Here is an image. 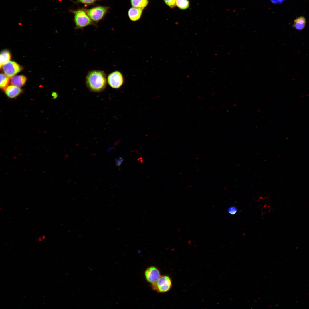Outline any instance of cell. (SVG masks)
<instances>
[{"instance_id": "277c9868", "label": "cell", "mask_w": 309, "mask_h": 309, "mask_svg": "<svg viewBox=\"0 0 309 309\" xmlns=\"http://www.w3.org/2000/svg\"><path fill=\"white\" fill-rule=\"evenodd\" d=\"M172 287V281L169 276H161L154 283L151 284L152 290L159 293H165L170 290Z\"/></svg>"}, {"instance_id": "7402d4cb", "label": "cell", "mask_w": 309, "mask_h": 309, "mask_svg": "<svg viewBox=\"0 0 309 309\" xmlns=\"http://www.w3.org/2000/svg\"><path fill=\"white\" fill-rule=\"evenodd\" d=\"M46 296V295H43V298H44V297H45V296Z\"/></svg>"}, {"instance_id": "ac0fdd59", "label": "cell", "mask_w": 309, "mask_h": 309, "mask_svg": "<svg viewBox=\"0 0 309 309\" xmlns=\"http://www.w3.org/2000/svg\"><path fill=\"white\" fill-rule=\"evenodd\" d=\"M237 211V208L235 206H231L229 207L228 209V211L229 213L232 215L235 214Z\"/></svg>"}, {"instance_id": "5bb4252c", "label": "cell", "mask_w": 309, "mask_h": 309, "mask_svg": "<svg viewBox=\"0 0 309 309\" xmlns=\"http://www.w3.org/2000/svg\"><path fill=\"white\" fill-rule=\"evenodd\" d=\"M0 77V87L1 89L5 90L8 87L9 77L3 73H1Z\"/></svg>"}, {"instance_id": "8fae6325", "label": "cell", "mask_w": 309, "mask_h": 309, "mask_svg": "<svg viewBox=\"0 0 309 309\" xmlns=\"http://www.w3.org/2000/svg\"><path fill=\"white\" fill-rule=\"evenodd\" d=\"M306 20L302 16L299 17L294 20L293 27L297 30H302L305 27Z\"/></svg>"}, {"instance_id": "9c48e42d", "label": "cell", "mask_w": 309, "mask_h": 309, "mask_svg": "<svg viewBox=\"0 0 309 309\" xmlns=\"http://www.w3.org/2000/svg\"><path fill=\"white\" fill-rule=\"evenodd\" d=\"M143 10L134 7L130 8L128 11V16L130 19L132 21H136L140 18Z\"/></svg>"}, {"instance_id": "30bf717a", "label": "cell", "mask_w": 309, "mask_h": 309, "mask_svg": "<svg viewBox=\"0 0 309 309\" xmlns=\"http://www.w3.org/2000/svg\"><path fill=\"white\" fill-rule=\"evenodd\" d=\"M27 80L26 77L24 75L15 76L11 77L10 80L11 84L19 87L23 86Z\"/></svg>"}, {"instance_id": "8992f818", "label": "cell", "mask_w": 309, "mask_h": 309, "mask_svg": "<svg viewBox=\"0 0 309 309\" xmlns=\"http://www.w3.org/2000/svg\"><path fill=\"white\" fill-rule=\"evenodd\" d=\"M161 276L159 270L154 266L149 267L144 271V276L146 280L151 284L155 283Z\"/></svg>"}, {"instance_id": "7c38bea8", "label": "cell", "mask_w": 309, "mask_h": 309, "mask_svg": "<svg viewBox=\"0 0 309 309\" xmlns=\"http://www.w3.org/2000/svg\"><path fill=\"white\" fill-rule=\"evenodd\" d=\"M148 2V0H130L131 4L132 7L142 10L147 6Z\"/></svg>"}, {"instance_id": "2e32d148", "label": "cell", "mask_w": 309, "mask_h": 309, "mask_svg": "<svg viewBox=\"0 0 309 309\" xmlns=\"http://www.w3.org/2000/svg\"><path fill=\"white\" fill-rule=\"evenodd\" d=\"M99 0H76L75 3H82L86 5H93Z\"/></svg>"}, {"instance_id": "e0dca14e", "label": "cell", "mask_w": 309, "mask_h": 309, "mask_svg": "<svg viewBox=\"0 0 309 309\" xmlns=\"http://www.w3.org/2000/svg\"><path fill=\"white\" fill-rule=\"evenodd\" d=\"M165 3L170 7L173 8L176 6L177 0H163Z\"/></svg>"}, {"instance_id": "9a60e30c", "label": "cell", "mask_w": 309, "mask_h": 309, "mask_svg": "<svg viewBox=\"0 0 309 309\" xmlns=\"http://www.w3.org/2000/svg\"><path fill=\"white\" fill-rule=\"evenodd\" d=\"M190 5L189 0H177L176 6L181 10H185L188 9Z\"/></svg>"}, {"instance_id": "ffe728a7", "label": "cell", "mask_w": 309, "mask_h": 309, "mask_svg": "<svg viewBox=\"0 0 309 309\" xmlns=\"http://www.w3.org/2000/svg\"><path fill=\"white\" fill-rule=\"evenodd\" d=\"M274 4H278L283 2L284 0H270Z\"/></svg>"}, {"instance_id": "3957f363", "label": "cell", "mask_w": 309, "mask_h": 309, "mask_svg": "<svg viewBox=\"0 0 309 309\" xmlns=\"http://www.w3.org/2000/svg\"><path fill=\"white\" fill-rule=\"evenodd\" d=\"M109 9L108 6H98L85 10L91 20L96 23L104 18Z\"/></svg>"}, {"instance_id": "4fadbf2b", "label": "cell", "mask_w": 309, "mask_h": 309, "mask_svg": "<svg viewBox=\"0 0 309 309\" xmlns=\"http://www.w3.org/2000/svg\"><path fill=\"white\" fill-rule=\"evenodd\" d=\"M11 59V55L9 52L7 50L2 51L0 55V68L5 63L9 61Z\"/></svg>"}, {"instance_id": "7a4b0ae2", "label": "cell", "mask_w": 309, "mask_h": 309, "mask_svg": "<svg viewBox=\"0 0 309 309\" xmlns=\"http://www.w3.org/2000/svg\"><path fill=\"white\" fill-rule=\"evenodd\" d=\"M74 15V21L76 29H82L89 25L96 26L90 18L85 9L79 8L76 10H69Z\"/></svg>"}, {"instance_id": "44dd1931", "label": "cell", "mask_w": 309, "mask_h": 309, "mask_svg": "<svg viewBox=\"0 0 309 309\" xmlns=\"http://www.w3.org/2000/svg\"><path fill=\"white\" fill-rule=\"evenodd\" d=\"M45 235H43L42 236H40L38 238H37L36 240V241L38 242L41 241L45 239Z\"/></svg>"}, {"instance_id": "ba28073f", "label": "cell", "mask_w": 309, "mask_h": 309, "mask_svg": "<svg viewBox=\"0 0 309 309\" xmlns=\"http://www.w3.org/2000/svg\"><path fill=\"white\" fill-rule=\"evenodd\" d=\"M22 90L19 87L14 85H10L5 90V92L7 96L10 98H15L22 92Z\"/></svg>"}, {"instance_id": "52a82bcc", "label": "cell", "mask_w": 309, "mask_h": 309, "mask_svg": "<svg viewBox=\"0 0 309 309\" xmlns=\"http://www.w3.org/2000/svg\"><path fill=\"white\" fill-rule=\"evenodd\" d=\"M5 74L9 77L14 76L21 70V66L16 62L9 61L2 65Z\"/></svg>"}, {"instance_id": "d6986e66", "label": "cell", "mask_w": 309, "mask_h": 309, "mask_svg": "<svg viewBox=\"0 0 309 309\" xmlns=\"http://www.w3.org/2000/svg\"><path fill=\"white\" fill-rule=\"evenodd\" d=\"M116 165L117 166H120L122 164L124 161L123 158L122 157H120L118 159H116Z\"/></svg>"}, {"instance_id": "5b68a950", "label": "cell", "mask_w": 309, "mask_h": 309, "mask_svg": "<svg viewBox=\"0 0 309 309\" xmlns=\"http://www.w3.org/2000/svg\"><path fill=\"white\" fill-rule=\"evenodd\" d=\"M108 84L112 88L118 89L124 84V79L120 71L116 70L110 73L107 77Z\"/></svg>"}, {"instance_id": "6da1fadb", "label": "cell", "mask_w": 309, "mask_h": 309, "mask_svg": "<svg viewBox=\"0 0 309 309\" xmlns=\"http://www.w3.org/2000/svg\"><path fill=\"white\" fill-rule=\"evenodd\" d=\"M107 78L105 72L99 70L89 71L86 77L87 87L91 92H99L104 90L107 84Z\"/></svg>"}]
</instances>
